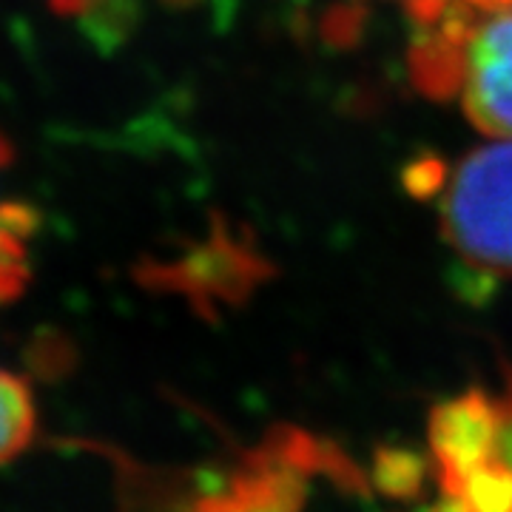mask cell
Returning <instances> with one entry per match:
<instances>
[{"label":"cell","instance_id":"1","mask_svg":"<svg viewBox=\"0 0 512 512\" xmlns=\"http://www.w3.org/2000/svg\"><path fill=\"white\" fill-rule=\"evenodd\" d=\"M441 231L481 276H512V143L470 151L441 191Z\"/></svg>","mask_w":512,"mask_h":512},{"label":"cell","instance_id":"2","mask_svg":"<svg viewBox=\"0 0 512 512\" xmlns=\"http://www.w3.org/2000/svg\"><path fill=\"white\" fill-rule=\"evenodd\" d=\"M456 94L478 131L512 137V9L478 15L470 26Z\"/></svg>","mask_w":512,"mask_h":512},{"label":"cell","instance_id":"3","mask_svg":"<svg viewBox=\"0 0 512 512\" xmlns=\"http://www.w3.org/2000/svg\"><path fill=\"white\" fill-rule=\"evenodd\" d=\"M501 407L487 393L470 390L439 404L430 416V444L447 476L458 478L490 461Z\"/></svg>","mask_w":512,"mask_h":512},{"label":"cell","instance_id":"4","mask_svg":"<svg viewBox=\"0 0 512 512\" xmlns=\"http://www.w3.org/2000/svg\"><path fill=\"white\" fill-rule=\"evenodd\" d=\"M12 160V148L0 134V174ZM40 217L32 205L6 194L0 183V311L18 302L32 279V254Z\"/></svg>","mask_w":512,"mask_h":512},{"label":"cell","instance_id":"5","mask_svg":"<svg viewBox=\"0 0 512 512\" xmlns=\"http://www.w3.org/2000/svg\"><path fill=\"white\" fill-rule=\"evenodd\" d=\"M37 436L32 387L18 373L0 367V467L20 458Z\"/></svg>","mask_w":512,"mask_h":512},{"label":"cell","instance_id":"6","mask_svg":"<svg viewBox=\"0 0 512 512\" xmlns=\"http://www.w3.org/2000/svg\"><path fill=\"white\" fill-rule=\"evenodd\" d=\"M55 15L74 20L97 46L120 43L134 20V0H43Z\"/></svg>","mask_w":512,"mask_h":512},{"label":"cell","instance_id":"7","mask_svg":"<svg viewBox=\"0 0 512 512\" xmlns=\"http://www.w3.org/2000/svg\"><path fill=\"white\" fill-rule=\"evenodd\" d=\"M407 6V15L416 23V29L439 20L447 9L453 6H464V9H473L481 15H490V12H507L512 9V0H404Z\"/></svg>","mask_w":512,"mask_h":512}]
</instances>
